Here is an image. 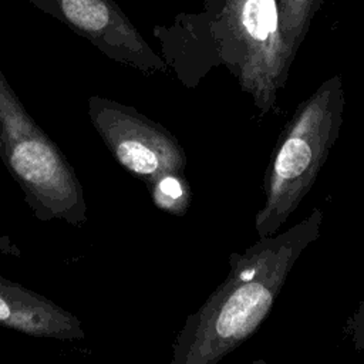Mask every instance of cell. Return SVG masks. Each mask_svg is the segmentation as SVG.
<instances>
[{
  "mask_svg": "<svg viewBox=\"0 0 364 364\" xmlns=\"http://www.w3.org/2000/svg\"><path fill=\"white\" fill-rule=\"evenodd\" d=\"M321 222L323 210L314 208L284 232L230 253L226 279L175 337L171 364H216L253 336L303 250L320 237Z\"/></svg>",
  "mask_w": 364,
  "mask_h": 364,
  "instance_id": "obj_1",
  "label": "cell"
},
{
  "mask_svg": "<svg viewBox=\"0 0 364 364\" xmlns=\"http://www.w3.org/2000/svg\"><path fill=\"white\" fill-rule=\"evenodd\" d=\"M344 90L333 75L301 101L284 124L263 176L264 202L255 218L259 237L276 235L313 188L343 125Z\"/></svg>",
  "mask_w": 364,
  "mask_h": 364,
  "instance_id": "obj_2",
  "label": "cell"
},
{
  "mask_svg": "<svg viewBox=\"0 0 364 364\" xmlns=\"http://www.w3.org/2000/svg\"><path fill=\"white\" fill-rule=\"evenodd\" d=\"M0 159L38 220L87 222L82 186L60 148L36 124L0 70Z\"/></svg>",
  "mask_w": 364,
  "mask_h": 364,
  "instance_id": "obj_3",
  "label": "cell"
},
{
  "mask_svg": "<svg viewBox=\"0 0 364 364\" xmlns=\"http://www.w3.org/2000/svg\"><path fill=\"white\" fill-rule=\"evenodd\" d=\"M212 27L223 65L262 114L272 111L294 60L282 33L277 1L226 0L212 14Z\"/></svg>",
  "mask_w": 364,
  "mask_h": 364,
  "instance_id": "obj_4",
  "label": "cell"
},
{
  "mask_svg": "<svg viewBox=\"0 0 364 364\" xmlns=\"http://www.w3.org/2000/svg\"><path fill=\"white\" fill-rule=\"evenodd\" d=\"M88 117L115 161L146 188L165 176L185 175L188 158L176 136L134 107L94 95Z\"/></svg>",
  "mask_w": 364,
  "mask_h": 364,
  "instance_id": "obj_5",
  "label": "cell"
},
{
  "mask_svg": "<svg viewBox=\"0 0 364 364\" xmlns=\"http://www.w3.org/2000/svg\"><path fill=\"white\" fill-rule=\"evenodd\" d=\"M95 46L108 58L145 74L168 64L139 34L114 0H27Z\"/></svg>",
  "mask_w": 364,
  "mask_h": 364,
  "instance_id": "obj_6",
  "label": "cell"
},
{
  "mask_svg": "<svg viewBox=\"0 0 364 364\" xmlns=\"http://www.w3.org/2000/svg\"><path fill=\"white\" fill-rule=\"evenodd\" d=\"M165 63L183 85L193 88L212 68L223 64L212 27V13H181L168 26H155Z\"/></svg>",
  "mask_w": 364,
  "mask_h": 364,
  "instance_id": "obj_7",
  "label": "cell"
},
{
  "mask_svg": "<svg viewBox=\"0 0 364 364\" xmlns=\"http://www.w3.org/2000/svg\"><path fill=\"white\" fill-rule=\"evenodd\" d=\"M0 326L38 338L77 341L81 321L53 300L0 276Z\"/></svg>",
  "mask_w": 364,
  "mask_h": 364,
  "instance_id": "obj_8",
  "label": "cell"
},
{
  "mask_svg": "<svg viewBox=\"0 0 364 364\" xmlns=\"http://www.w3.org/2000/svg\"><path fill=\"white\" fill-rule=\"evenodd\" d=\"M282 33L290 53L296 57L313 17L324 0H276Z\"/></svg>",
  "mask_w": 364,
  "mask_h": 364,
  "instance_id": "obj_9",
  "label": "cell"
},
{
  "mask_svg": "<svg viewBox=\"0 0 364 364\" xmlns=\"http://www.w3.org/2000/svg\"><path fill=\"white\" fill-rule=\"evenodd\" d=\"M154 205L169 215H183L192 199L191 186L185 175H171L156 181L148 188Z\"/></svg>",
  "mask_w": 364,
  "mask_h": 364,
  "instance_id": "obj_10",
  "label": "cell"
},
{
  "mask_svg": "<svg viewBox=\"0 0 364 364\" xmlns=\"http://www.w3.org/2000/svg\"><path fill=\"white\" fill-rule=\"evenodd\" d=\"M343 331L350 337L357 351L364 350V299L358 303L353 314L346 320Z\"/></svg>",
  "mask_w": 364,
  "mask_h": 364,
  "instance_id": "obj_11",
  "label": "cell"
},
{
  "mask_svg": "<svg viewBox=\"0 0 364 364\" xmlns=\"http://www.w3.org/2000/svg\"><path fill=\"white\" fill-rule=\"evenodd\" d=\"M0 253L3 255H10V256H21V250L20 247L11 240L10 236L4 235L0 232Z\"/></svg>",
  "mask_w": 364,
  "mask_h": 364,
  "instance_id": "obj_12",
  "label": "cell"
},
{
  "mask_svg": "<svg viewBox=\"0 0 364 364\" xmlns=\"http://www.w3.org/2000/svg\"><path fill=\"white\" fill-rule=\"evenodd\" d=\"M226 0H203V6H205V10L212 13V14H218L223 4H225Z\"/></svg>",
  "mask_w": 364,
  "mask_h": 364,
  "instance_id": "obj_13",
  "label": "cell"
}]
</instances>
